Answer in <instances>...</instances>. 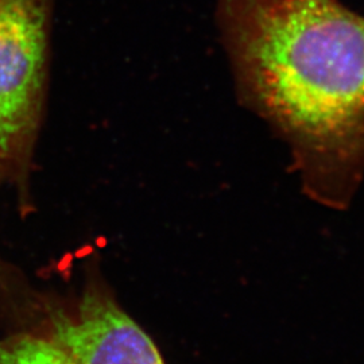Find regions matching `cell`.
I'll return each instance as SVG.
<instances>
[{
  "label": "cell",
  "instance_id": "7a4b0ae2",
  "mask_svg": "<svg viewBox=\"0 0 364 364\" xmlns=\"http://www.w3.org/2000/svg\"><path fill=\"white\" fill-rule=\"evenodd\" d=\"M55 0H0V169L25 168L48 77Z\"/></svg>",
  "mask_w": 364,
  "mask_h": 364
},
{
  "label": "cell",
  "instance_id": "6da1fadb",
  "mask_svg": "<svg viewBox=\"0 0 364 364\" xmlns=\"http://www.w3.org/2000/svg\"><path fill=\"white\" fill-rule=\"evenodd\" d=\"M240 103L289 146L305 195L350 208L364 177V16L340 0H218Z\"/></svg>",
  "mask_w": 364,
  "mask_h": 364
},
{
  "label": "cell",
  "instance_id": "3957f363",
  "mask_svg": "<svg viewBox=\"0 0 364 364\" xmlns=\"http://www.w3.org/2000/svg\"><path fill=\"white\" fill-rule=\"evenodd\" d=\"M0 364H103L93 305L48 306L38 323L0 336Z\"/></svg>",
  "mask_w": 364,
  "mask_h": 364
}]
</instances>
